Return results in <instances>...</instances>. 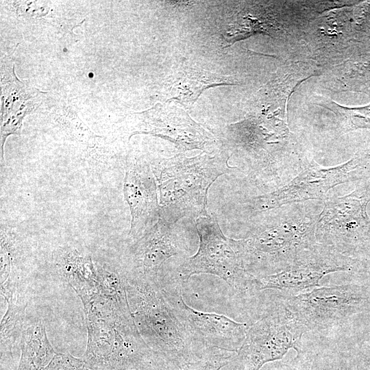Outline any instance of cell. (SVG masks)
Returning a JSON list of instances; mask_svg holds the SVG:
<instances>
[{"instance_id":"6da1fadb","label":"cell","mask_w":370,"mask_h":370,"mask_svg":"<svg viewBox=\"0 0 370 370\" xmlns=\"http://www.w3.org/2000/svg\"><path fill=\"white\" fill-rule=\"evenodd\" d=\"M267 215L245 238L238 239L245 268L258 278L274 274L291 264L318 243L315 230L319 214L306 205L293 204Z\"/></svg>"},{"instance_id":"7a4b0ae2","label":"cell","mask_w":370,"mask_h":370,"mask_svg":"<svg viewBox=\"0 0 370 370\" xmlns=\"http://www.w3.org/2000/svg\"><path fill=\"white\" fill-rule=\"evenodd\" d=\"M227 158L202 153L193 158L178 154L151 167L159 192L160 216L169 224L206 214L208 193L221 175L233 169Z\"/></svg>"},{"instance_id":"3957f363","label":"cell","mask_w":370,"mask_h":370,"mask_svg":"<svg viewBox=\"0 0 370 370\" xmlns=\"http://www.w3.org/2000/svg\"><path fill=\"white\" fill-rule=\"evenodd\" d=\"M128 302L136 325L149 347L179 367L199 358L206 346L195 342L156 283L126 279Z\"/></svg>"},{"instance_id":"277c9868","label":"cell","mask_w":370,"mask_h":370,"mask_svg":"<svg viewBox=\"0 0 370 370\" xmlns=\"http://www.w3.org/2000/svg\"><path fill=\"white\" fill-rule=\"evenodd\" d=\"M278 295L308 333L318 337L347 328L357 317L370 312V286L361 280L321 286L296 295Z\"/></svg>"},{"instance_id":"5b68a950","label":"cell","mask_w":370,"mask_h":370,"mask_svg":"<svg viewBox=\"0 0 370 370\" xmlns=\"http://www.w3.org/2000/svg\"><path fill=\"white\" fill-rule=\"evenodd\" d=\"M258 318L249 323L245 339L234 360L235 370H260L267 363L282 360L290 349L300 347L307 328L280 299L271 293Z\"/></svg>"},{"instance_id":"8992f818","label":"cell","mask_w":370,"mask_h":370,"mask_svg":"<svg viewBox=\"0 0 370 370\" xmlns=\"http://www.w3.org/2000/svg\"><path fill=\"white\" fill-rule=\"evenodd\" d=\"M195 227L199 248L180 267L177 280L183 282L195 274H212L223 280L241 299L256 295L255 277L245 268L238 240L225 236L217 219L207 214L195 219Z\"/></svg>"},{"instance_id":"52a82bcc","label":"cell","mask_w":370,"mask_h":370,"mask_svg":"<svg viewBox=\"0 0 370 370\" xmlns=\"http://www.w3.org/2000/svg\"><path fill=\"white\" fill-rule=\"evenodd\" d=\"M366 180L355 190L342 197H326L319 214L315 236L318 243L345 256L360 258L370 243V181Z\"/></svg>"},{"instance_id":"ba28073f","label":"cell","mask_w":370,"mask_h":370,"mask_svg":"<svg viewBox=\"0 0 370 370\" xmlns=\"http://www.w3.org/2000/svg\"><path fill=\"white\" fill-rule=\"evenodd\" d=\"M341 271L363 276L369 275L370 266L365 258L345 256L317 243L281 271L254 278V288L256 293L269 290L285 296L296 295L321 286L320 282L325 275Z\"/></svg>"},{"instance_id":"9c48e42d","label":"cell","mask_w":370,"mask_h":370,"mask_svg":"<svg viewBox=\"0 0 370 370\" xmlns=\"http://www.w3.org/2000/svg\"><path fill=\"white\" fill-rule=\"evenodd\" d=\"M370 178V155H356L346 162L323 167L314 161L307 164L294 179L279 188L255 197L249 201L251 208L267 212L283 206L308 200L326 199L334 186Z\"/></svg>"},{"instance_id":"30bf717a","label":"cell","mask_w":370,"mask_h":370,"mask_svg":"<svg viewBox=\"0 0 370 370\" xmlns=\"http://www.w3.org/2000/svg\"><path fill=\"white\" fill-rule=\"evenodd\" d=\"M180 282L164 284L160 281L167 302L193 339L204 346L237 352L245 339L249 322L189 306L182 297Z\"/></svg>"},{"instance_id":"8fae6325","label":"cell","mask_w":370,"mask_h":370,"mask_svg":"<svg viewBox=\"0 0 370 370\" xmlns=\"http://www.w3.org/2000/svg\"><path fill=\"white\" fill-rule=\"evenodd\" d=\"M182 251L174 225L160 216L154 226L129 247L126 278L134 281L158 282L163 264Z\"/></svg>"},{"instance_id":"7c38bea8","label":"cell","mask_w":370,"mask_h":370,"mask_svg":"<svg viewBox=\"0 0 370 370\" xmlns=\"http://www.w3.org/2000/svg\"><path fill=\"white\" fill-rule=\"evenodd\" d=\"M158 186L151 166L143 158L127 161L123 192L131 212L132 242L149 231L160 217Z\"/></svg>"},{"instance_id":"4fadbf2b","label":"cell","mask_w":370,"mask_h":370,"mask_svg":"<svg viewBox=\"0 0 370 370\" xmlns=\"http://www.w3.org/2000/svg\"><path fill=\"white\" fill-rule=\"evenodd\" d=\"M134 133L151 134L166 139L181 151L204 150L215 139L188 114L175 106H160L149 112Z\"/></svg>"},{"instance_id":"5bb4252c","label":"cell","mask_w":370,"mask_h":370,"mask_svg":"<svg viewBox=\"0 0 370 370\" xmlns=\"http://www.w3.org/2000/svg\"><path fill=\"white\" fill-rule=\"evenodd\" d=\"M230 77L217 75L201 69L184 68L169 77L166 92L168 99H176L189 108L207 88L233 84Z\"/></svg>"},{"instance_id":"9a60e30c","label":"cell","mask_w":370,"mask_h":370,"mask_svg":"<svg viewBox=\"0 0 370 370\" xmlns=\"http://www.w3.org/2000/svg\"><path fill=\"white\" fill-rule=\"evenodd\" d=\"M56 354L42 321L37 319L22 331L17 370H45Z\"/></svg>"},{"instance_id":"2e32d148","label":"cell","mask_w":370,"mask_h":370,"mask_svg":"<svg viewBox=\"0 0 370 370\" xmlns=\"http://www.w3.org/2000/svg\"><path fill=\"white\" fill-rule=\"evenodd\" d=\"M314 351L313 370H362L353 352L343 343L306 334Z\"/></svg>"},{"instance_id":"e0dca14e","label":"cell","mask_w":370,"mask_h":370,"mask_svg":"<svg viewBox=\"0 0 370 370\" xmlns=\"http://www.w3.org/2000/svg\"><path fill=\"white\" fill-rule=\"evenodd\" d=\"M358 334L341 331L326 337L347 346L354 354L362 370H370V325Z\"/></svg>"},{"instance_id":"ac0fdd59","label":"cell","mask_w":370,"mask_h":370,"mask_svg":"<svg viewBox=\"0 0 370 370\" xmlns=\"http://www.w3.org/2000/svg\"><path fill=\"white\" fill-rule=\"evenodd\" d=\"M236 354V352L206 347L199 358L178 368L180 370H220L232 362Z\"/></svg>"},{"instance_id":"d6986e66","label":"cell","mask_w":370,"mask_h":370,"mask_svg":"<svg viewBox=\"0 0 370 370\" xmlns=\"http://www.w3.org/2000/svg\"><path fill=\"white\" fill-rule=\"evenodd\" d=\"M295 358L287 362L276 361L274 370H313L314 351L310 343L303 338Z\"/></svg>"},{"instance_id":"ffe728a7","label":"cell","mask_w":370,"mask_h":370,"mask_svg":"<svg viewBox=\"0 0 370 370\" xmlns=\"http://www.w3.org/2000/svg\"><path fill=\"white\" fill-rule=\"evenodd\" d=\"M342 109L347 129H370V103L362 107Z\"/></svg>"},{"instance_id":"44dd1931","label":"cell","mask_w":370,"mask_h":370,"mask_svg":"<svg viewBox=\"0 0 370 370\" xmlns=\"http://www.w3.org/2000/svg\"><path fill=\"white\" fill-rule=\"evenodd\" d=\"M45 370H91L83 358L70 354H56Z\"/></svg>"},{"instance_id":"7402d4cb","label":"cell","mask_w":370,"mask_h":370,"mask_svg":"<svg viewBox=\"0 0 370 370\" xmlns=\"http://www.w3.org/2000/svg\"><path fill=\"white\" fill-rule=\"evenodd\" d=\"M269 370H274L273 366L269 369Z\"/></svg>"},{"instance_id":"603a6c76","label":"cell","mask_w":370,"mask_h":370,"mask_svg":"<svg viewBox=\"0 0 370 370\" xmlns=\"http://www.w3.org/2000/svg\"></svg>"}]
</instances>
